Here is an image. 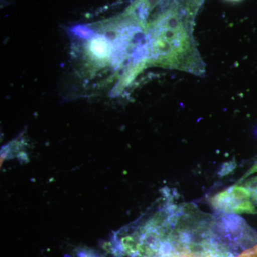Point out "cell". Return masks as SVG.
<instances>
[{
	"label": "cell",
	"mask_w": 257,
	"mask_h": 257,
	"mask_svg": "<svg viewBox=\"0 0 257 257\" xmlns=\"http://www.w3.org/2000/svg\"><path fill=\"white\" fill-rule=\"evenodd\" d=\"M243 186L249 191L251 199L257 204V177L250 179Z\"/></svg>",
	"instance_id": "cell-3"
},
{
	"label": "cell",
	"mask_w": 257,
	"mask_h": 257,
	"mask_svg": "<svg viewBox=\"0 0 257 257\" xmlns=\"http://www.w3.org/2000/svg\"><path fill=\"white\" fill-rule=\"evenodd\" d=\"M211 204L215 210L224 214H254L257 210L251 194L244 186H233L211 197Z\"/></svg>",
	"instance_id": "cell-2"
},
{
	"label": "cell",
	"mask_w": 257,
	"mask_h": 257,
	"mask_svg": "<svg viewBox=\"0 0 257 257\" xmlns=\"http://www.w3.org/2000/svg\"><path fill=\"white\" fill-rule=\"evenodd\" d=\"M257 172V164L256 165L253 166L252 168L249 171H248V172L247 173V175L246 176H249L251 175H252L253 173H256Z\"/></svg>",
	"instance_id": "cell-6"
},
{
	"label": "cell",
	"mask_w": 257,
	"mask_h": 257,
	"mask_svg": "<svg viewBox=\"0 0 257 257\" xmlns=\"http://www.w3.org/2000/svg\"><path fill=\"white\" fill-rule=\"evenodd\" d=\"M76 254L77 257H101L92 250L86 249V248H82V249L80 248L77 251Z\"/></svg>",
	"instance_id": "cell-4"
},
{
	"label": "cell",
	"mask_w": 257,
	"mask_h": 257,
	"mask_svg": "<svg viewBox=\"0 0 257 257\" xmlns=\"http://www.w3.org/2000/svg\"><path fill=\"white\" fill-rule=\"evenodd\" d=\"M236 257H257V244L253 247L248 248Z\"/></svg>",
	"instance_id": "cell-5"
},
{
	"label": "cell",
	"mask_w": 257,
	"mask_h": 257,
	"mask_svg": "<svg viewBox=\"0 0 257 257\" xmlns=\"http://www.w3.org/2000/svg\"><path fill=\"white\" fill-rule=\"evenodd\" d=\"M199 5V0H175L160 13L150 34V55L155 64L199 73L200 60L190 25Z\"/></svg>",
	"instance_id": "cell-1"
},
{
	"label": "cell",
	"mask_w": 257,
	"mask_h": 257,
	"mask_svg": "<svg viewBox=\"0 0 257 257\" xmlns=\"http://www.w3.org/2000/svg\"><path fill=\"white\" fill-rule=\"evenodd\" d=\"M229 1L238 2V1H241V0H229Z\"/></svg>",
	"instance_id": "cell-7"
}]
</instances>
